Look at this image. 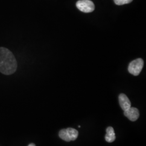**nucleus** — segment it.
<instances>
[{
	"label": "nucleus",
	"instance_id": "obj_1",
	"mask_svg": "<svg viewBox=\"0 0 146 146\" xmlns=\"http://www.w3.org/2000/svg\"><path fill=\"white\" fill-rule=\"evenodd\" d=\"M17 64L15 58L11 51L4 47H0V72L5 75L15 73Z\"/></svg>",
	"mask_w": 146,
	"mask_h": 146
},
{
	"label": "nucleus",
	"instance_id": "obj_2",
	"mask_svg": "<svg viewBox=\"0 0 146 146\" xmlns=\"http://www.w3.org/2000/svg\"><path fill=\"white\" fill-rule=\"evenodd\" d=\"M59 137L64 141H69L75 140L78 135V131L72 128L63 129L59 131Z\"/></svg>",
	"mask_w": 146,
	"mask_h": 146
},
{
	"label": "nucleus",
	"instance_id": "obj_3",
	"mask_svg": "<svg viewBox=\"0 0 146 146\" xmlns=\"http://www.w3.org/2000/svg\"><path fill=\"white\" fill-rule=\"evenodd\" d=\"M143 64L144 62L142 58H137L130 63L128 68V71L131 74L134 76H137L141 73Z\"/></svg>",
	"mask_w": 146,
	"mask_h": 146
},
{
	"label": "nucleus",
	"instance_id": "obj_4",
	"mask_svg": "<svg viewBox=\"0 0 146 146\" xmlns=\"http://www.w3.org/2000/svg\"><path fill=\"white\" fill-rule=\"evenodd\" d=\"M76 7L84 13H91L95 9L94 3L90 0H79L76 2Z\"/></svg>",
	"mask_w": 146,
	"mask_h": 146
},
{
	"label": "nucleus",
	"instance_id": "obj_5",
	"mask_svg": "<svg viewBox=\"0 0 146 146\" xmlns=\"http://www.w3.org/2000/svg\"><path fill=\"white\" fill-rule=\"evenodd\" d=\"M124 115L131 121H135L138 119L140 113L137 108L130 107L129 109L124 111Z\"/></svg>",
	"mask_w": 146,
	"mask_h": 146
},
{
	"label": "nucleus",
	"instance_id": "obj_6",
	"mask_svg": "<svg viewBox=\"0 0 146 146\" xmlns=\"http://www.w3.org/2000/svg\"><path fill=\"white\" fill-rule=\"evenodd\" d=\"M119 101L121 108L124 111L131 107V101L125 94H120L119 96Z\"/></svg>",
	"mask_w": 146,
	"mask_h": 146
},
{
	"label": "nucleus",
	"instance_id": "obj_7",
	"mask_svg": "<svg viewBox=\"0 0 146 146\" xmlns=\"http://www.w3.org/2000/svg\"><path fill=\"white\" fill-rule=\"evenodd\" d=\"M106 135L105 136V140L108 142H113L115 141V131L113 127H108L106 129Z\"/></svg>",
	"mask_w": 146,
	"mask_h": 146
},
{
	"label": "nucleus",
	"instance_id": "obj_8",
	"mask_svg": "<svg viewBox=\"0 0 146 146\" xmlns=\"http://www.w3.org/2000/svg\"><path fill=\"white\" fill-rule=\"evenodd\" d=\"M116 5H121L131 3L133 0H114Z\"/></svg>",
	"mask_w": 146,
	"mask_h": 146
},
{
	"label": "nucleus",
	"instance_id": "obj_9",
	"mask_svg": "<svg viewBox=\"0 0 146 146\" xmlns=\"http://www.w3.org/2000/svg\"><path fill=\"white\" fill-rule=\"evenodd\" d=\"M28 146H35V145L34 144V143H31V144H29V145Z\"/></svg>",
	"mask_w": 146,
	"mask_h": 146
}]
</instances>
